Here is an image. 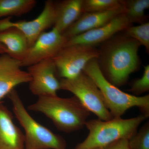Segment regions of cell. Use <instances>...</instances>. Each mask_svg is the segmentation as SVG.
<instances>
[{
    "label": "cell",
    "instance_id": "6da1fadb",
    "mask_svg": "<svg viewBox=\"0 0 149 149\" xmlns=\"http://www.w3.org/2000/svg\"><path fill=\"white\" fill-rule=\"evenodd\" d=\"M141 44L123 35L112 37L102 44L98 58L99 66L107 80L116 87L127 83L131 73L140 68L138 52Z\"/></svg>",
    "mask_w": 149,
    "mask_h": 149
},
{
    "label": "cell",
    "instance_id": "7a4b0ae2",
    "mask_svg": "<svg viewBox=\"0 0 149 149\" xmlns=\"http://www.w3.org/2000/svg\"><path fill=\"white\" fill-rule=\"evenodd\" d=\"M28 109L43 113L52 121L57 129L67 133L82 129L91 114L74 96L39 97L37 101L28 106Z\"/></svg>",
    "mask_w": 149,
    "mask_h": 149
},
{
    "label": "cell",
    "instance_id": "3957f363",
    "mask_svg": "<svg viewBox=\"0 0 149 149\" xmlns=\"http://www.w3.org/2000/svg\"><path fill=\"white\" fill-rule=\"evenodd\" d=\"M83 72L93 80L100 91L107 108L113 118H120L128 109L137 107L143 115L149 116V95L136 96L125 93L110 83L103 74L98 59L91 60Z\"/></svg>",
    "mask_w": 149,
    "mask_h": 149
},
{
    "label": "cell",
    "instance_id": "277c9868",
    "mask_svg": "<svg viewBox=\"0 0 149 149\" xmlns=\"http://www.w3.org/2000/svg\"><path fill=\"white\" fill-rule=\"evenodd\" d=\"M147 118L142 114L128 119L120 117L106 121L99 119L87 120L85 126L89 130L88 136L74 149H101L121 139L129 140Z\"/></svg>",
    "mask_w": 149,
    "mask_h": 149
},
{
    "label": "cell",
    "instance_id": "5b68a950",
    "mask_svg": "<svg viewBox=\"0 0 149 149\" xmlns=\"http://www.w3.org/2000/svg\"><path fill=\"white\" fill-rule=\"evenodd\" d=\"M15 116L24 131V149H66L65 141L40 124L29 114L17 91L8 95Z\"/></svg>",
    "mask_w": 149,
    "mask_h": 149
},
{
    "label": "cell",
    "instance_id": "8992f818",
    "mask_svg": "<svg viewBox=\"0 0 149 149\" xmlns=\"http://www.w3.org/2000/svg\"><path fill=\"white\" fill-rule=\"evenodd\" d=\"M60 90L74 95L88 111L102 120L113 118L104 102L100 91L93 80L83 72L72 79L61 78Z\"/></svg>",
    "mask_w": 149,
    "mask_h": 149
},
{
    "label": "cell",
    "instance_id": "52a82bcc",
    "mask_svg": "<svg viewBox=\"0 0 149 149\" xmlns=\"http://www.w3.org/2000/svg\"><path fill=\"white\" fill-rule=\"evenodd\" d=\"M100 51L95 47L82 45L65 46L52 59L61 78L72 79L83 72L91 60L99 58Z\"/></svg>",
    "mask_w": 149,
    "mask_h": 149
},
{
    "label": "cell",
    "instance_id": "ba28073f",
    "mask_svg": "<svg viewBox=\"0 0 149 149\" xmlns=\"http://www.w3.org/2000/svg\"><path fill=\"white\" fill-rule=\"evenodd\" d=\"M56 3L48 0L39 16L30 21H12V17L0 19V31L14 27L21 31L27 38L29 47H32L38 37L46 29L53 25L55 18Z\"/></svg>",
    "mask_w": 149,
    "mask_h": 149
},
{
    "label": "cell",
    "instance_id": "9c48e42d",
    "mask_svg": "<svg viewBox=\"0 0 149 149\" xmlns=\"http://www.w3.org/2000/svg\"><path fill=\"white\" fill-rule=\"evenodd\" d=\"M68 39L55 28L43 32L29 48L22 67H29L45 60L53 59L66 44Z\"/></svg>",
    "mask_w": 149,
    "mask_h": 149
},
{
    "label": "cell",
    "instance_id": "30bf717a",
    "mask_svg": "<svg viewBox=\"0 0 149 149\" xmlns=\"http://www.w3.org/2000/svg\"><path fill=\"white\" fill-rule=\"evenodd\" d=\"M31 76L29 89L37 97L56 95L60 90V81L56 76L57 71L52 59L45 60L28 67Z\"/></svg>",
    "mask_w": 149,
    "mask_h": 149
},
{
    "label": "cell",
    "instance_id": "8fae6325",
    "mask_svg": "<svg viewBox=\"0 0 149 149\" xmlns=\"http://www.w3.org/2000/svg\"><path fill=\"white\" fill-rule=\"evenodd\" d=\"M132 25L124 13L121 14L101 27L68 39L65 46L82 45L95 47Z\"/></svg>",
    "mask_w": 149,
    "mask_h": 149
},
{
    "label": "cell",
    "instance_id": "7c38bea8",
    "mask_svg": "<svg viewBox=\"0 0 149 149\" xmlns=\"http://www.w3.org/2000/svg\"><path fill=\"white\" fill-rule=\"evenodd\" d=\"M21 68V61L7 54L0 55V102L16 86L31 81L30 74Z\"/></svg>",
    "mask_w": 149,
    "mask_h": 149
},
{
    "label": "cell",
    "instance_id": "4fadbf2b",
    "mask_svg": "<svg viewBox=\"0 0 149 149\" xmlns=\"http://www.w3.org/2000/svg\"><path fill=\"white\" fill-rule=\"evenodd\" d=\"M125 10L124 6L114 10L83 13L63 33V35L68 40L84 32L98 28L107 24L119 15L124 13Z\"/></svg>",
    "mask_w": 149,
    "mask_h": 149
},
{
    "label": "cell",
    "instance_id": "5bb4252c",
    "mask_svg": "<svg viewBox=\"0 0 149 149\" xmlns=\"http://www.w3.org/2000/svg\"><path fill=\"white\" fill-rule=\"evenodd\" d=\"M0 149H24V134L14 123L10 111L1 102Z\"/></svg>",
    "mask_w": 149,
    "mask_h": 149
},
{
    "label": "cell",
    "instance_id": "9a60e30c",
    "mask_svg": "<svg viewBox=\"0 0 149 149\" xmlns=\"http://www.w3.org/2000/svg\"><path fill=\"white\" fill-rule=\"evenodd\" d=\"M83 0H64L56 3L54 27L63 34L83 13Z\"/></svg>",
    "mask_w": 149,
    "mask_h": 149
},
{
    "label": "cell",
    "instance_id": "2e32d148",
    "mask_svg": "<svg viewBox=\"0 0 149 149\" xmlns=\"http://www.w3.org/2000/svg\"><path fill=\"white\" fill-rule=\"evenodd\" d=\"M0 44L6 48L8 54L20 61L24 59L29 48L26 37L14 27L0 31Z\"/></svg>",
    "mask_w": 149,
    "mask_h": 149
},
{
    "label": "cell",
    "instance_id": "e0dca14e",
    "mask_svg": "<svg viewBox=\"0 0 149 149\" xmlns=\"http://www.w3.org/2000/svg\"><path fill=\"white\" fill-rule=\"evenodd\" d=\"M37 3L35 0H0V19L21 16L32 10Z\"/></svg>",
    "mask_w": 149,
    "mask_h": 149
},
{
    "label": "cell",
    "instance_id": "ac0fdd59",
    "mask_svg": "<svg viewBox=\"0 0 149 149\" xmlns=\"http://www.w3.org/2000/svg\"><path fill=\"white\" fill-rule=\"evenodd\" d=\"M124 14L131 24L147 22L145 11L149 8V0L125 1Z\"/></svg>",
    "mask_w": 149,
    "mask_h": 149
},
{
    "label": "cell",
    "instance_id": "d6986e66",
    "mask_svg": "<svg viewBox=\"0 0 149 149\" xmlns=\"http://www.w3.org/2000/svg\"><path fill=\"white\" fill-rule=\"evenodd\" d=\"M125 3L122 0H83V13L114 10L124 7Z\"/></svg>",
    "mask_w": 149,
    "mask_h": 149
},
{
    "label": "cell",
    "instance_id": "ffe728a7",
    "mask_svg": "<svg viewBox=\"0 0 149 149\" xmlns=\"http://www.w3.org/2000/svg\"><path fill=\"white\" fill-rule=\"evenodd\" d=\"M123 31L126 36L133 38L139 42L141 45L146 48L147 52H149V22L142 23L138 26L132 25L125 28Z\"/></svg>",
    "mask_w": 149,
    "mask_h": 149
},
{
    "label": "cell",
    "instance_id": "44dd1931",
    "mask_svg": "<svg viewBox=\"0 0 149 149\" xmlns=\"http://www.w3.org/2000/svg\"><path fill=\"white\" fill-rule=\"evenodd\" d=\"M130 149H149V123L147 122L129 140Z\"/></svg>",
    "mask_w": 149,
    "mask_h": 149
},
{
    "label": "cell",
    "instance_id": "7402d4cb",
    "mask_svg": "<svg viewBox=\"0 0 149 149\" xmlns=\"http://www.w3.org/2000/svg\"><path fill=\"white\" fill-rule=\"evenodd\" d=\"M144 71L141 78H137L131 82L128 91L133 95L140 96V95L149 91V65L144 66Z\"/></svg>",
    "mask_w": 149,
    "mask_h": 149
},
{
    "label": "cell",
    "instance_id": "603a6c76",
    "mask_svg": "<svg viewBox=\"0 0 149 149\" xmlns=\"http://www.w3.org/2000/svg\"><path fill=\"white\" fill-rule=\"evenodd\" d=\"M101 149H130L129 141L127 139H121Z\"/></svg>",
    "mask_w": 149,
    "mask_h": 149
},
{
    "label": "cell",
    "instance_id": "cb8c5ba5",
    "mask_svg": "<svg viewBox=\"0 0 149 149\" xmlns=\"http://www.w3.org/2000/svg\"><path fill=\"white\" fill-rule=\"evenodd\" d=\"M8 54V51L4 46L0 44V55Z\"/></svg>",
    "mask_w": 149,
    "mask_h": 149
},
{
    "label": "cell",
    "instance_id": "d4e9b609",
    "mask_svg": "<svg viewBox=\"0 0 149 149\" xmlns=\"http://www.w3.org/2000/svg\"></svg>",
    "mask_w": 149,
    "mask_h": 149
}]
</instances>
